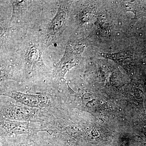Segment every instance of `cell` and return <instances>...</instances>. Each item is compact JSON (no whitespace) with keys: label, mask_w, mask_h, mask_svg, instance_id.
<instances>
[{"label":"cell","mask_w":146,"mask_h":146,"mask_svg":"<svg viewBox=\"0 0 146 146\" xmlns=\"http://www.w3.org/2000/svg\"><path fill=\"white\" fill-rule=\"evenodd\" d=\"M9 96L15 99L16 100L30 106L39 107L44 103V98L40 95H27L13 92L9 94Z\"/></svg>","instance_id":"cell-1"}]
</instances>
